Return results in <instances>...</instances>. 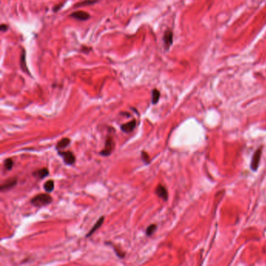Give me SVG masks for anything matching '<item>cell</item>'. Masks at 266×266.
Instances as JSON below:
<instances>
[{
    "label": "cell",
    "instance_id": "cell-17",
    "mask_svg": "<svg viewBox=\"0 0 266 266\" xmlns=\"http://www.w3.org/2000/svg\"><path fill=\"white\" fill-rule=\"evenodd\" d=\"M156 228H157V226H156L155 224H151L150 225V226H148L146 229L147 236L150 237V236L152 235V234L156 231Z\"/></svg>",
    "mask_w": 266,
    "mask_h": 266
},
{
    "label": "cell",
    "instance_id": "cell-9",
    "mask_svg": "<svg viewBox=\"0 0 266 266\" xmlns=\"http://www.w3.org/2000/svg\"><path fill=\"white\" fill-rule=\"evenodd\" d=\"M17 183V180L16 178H10V179L8 180L7 181H6L4 184H2L1 187H0V190H1V191L9 190V189L15 187Z\"/></svg>",
    "mask_w": 266,
    "mask_h": 266
},
{
    "label": "cell",
    "instance_id": "cell-3",
    "mask_svg": "<svg viewBox=\"0 0 266 266\" xmlns=\"http://www.w3.org/2000/svg\"><path fill=\"white\" fill-rule=\"evenodd\" d=\"M262 148L261 147V148H258V149L256 150L254 155H253L252 159H251V170H254V171H256V170L259 169V163H260V159H261V157H262Z\"/></svg>",
    "mask_w": 266,
    "mask_h": 266
},
{
    "label": "cell",
    "instance_id": "cell-21",
    "mask_svg": "<svg viewBox=\"0 0 266 266\" xmlns=\"http://www.w3.org/2000/svg\"><path fill=\"white\" fill-rule=\"evenodd\" d=\"M8 27H9L8 25L2 23V24L1 25V27H0V30H1V31H2V32H6V31L8 30Z\"/></svg>",
    "mask_w": 266,
    "mask_h": 266
},
{
    "label": "cell",
    "instance_id": "cell-16",
    "mask_svg": "<svg viewBox=\"0 0 266 266\" xmlns=\"http://www.w3.org/2000/svg\"><path fill=\"white\" fill-rule=\"evenodd\" d=\"M55 184L54 182H53V180H48L46 183H45V184H44V189H45V190L46 192H52L53 190H54V187H55Z\"/></svg>",
    "mask_w": 266,
    "mask_h": 266
},
{
    "label": "cell",
    "instance_id": "cell-5",
    "mask_svg": "<svg viewBox=\"0 0 266 266\" xmlns=\"http://www.w3.org/2000/svg\"><path fill=\"white\" fill-rule=\"evenodd\" d=\"M163 42L165 48L166 50L170 49L173 42V33L171 30H166L163 35Z\"/></svg>",
    "mask_w": 266,
    "mask_h": 266
},
{
    "label": "cell",
    "instance_id": "cell-11",
    "mask_svg": "<svg viewBox=\"0 0 266 266\" xmlns=\"http://www.w3.org/2000/svg\"><path fill=\"white\" fill-rule=\"evenodd\" d=\"M104 220H105V217L104 216L101 217V218H100L97 221V223H95V226H94L93 227L91 228V229L89 231V233H87V235H86V237H90L91 236H92V234H93L94 233L96 232V231L98 230V229H99L100 227H101V225H102V223H104Z\"/></svg>",
    "mask_w": 266,
    "mask_h": 266
},
{
    "label": "cell",
    "instance_id": "cell-7",
    "mask_svg": "<svg viewBox=\"0 0 266 266\" xmlns=\"http://www.w3.org/2000/svg\"><path fill=\"white\" fill-rule=\"evenodd\" d=\"M136 125H137L136 120H133L131 121L128 122L127 123H124V124L121 125L120 129H121L123 132L126 133V134H130V133H131L134 131V128L136 127Z\"/></svg>",
    "mask_w": 266,
    "mask_h": 266
},
{
    "label": "cell",
    "instance_id": "cell-19",
    "mask_svg": "<svg viewBox=\"0 0 266 266\" xmlns=\"http://www.w3.org/2000/svg\"><path fill=\"white\" fill-rule=\"evenodd\" d=\"M141 159L143 162L147 165L150 163V157L146 151H141Z\"/></svg>",
    "mask_w": 266,
    "mask_h": 266
},
{
    "label": "cell",
    "instance_id": "cell-13",
    "mask_svg": "<svg viewBox=\"0 0 266 266\" xmlns=\"http://www.w3.org/2000/svg\"><path fill=\"white\" fill-rule=\"evenodd\" d=\"M99 0H84V1L76 3L74 5L75 8H79L81 6H91V5L95 4V3L98 2Z\"/></svg>",
    "mask_w": 266,
    "mask_h": 266
},
{
    "label": "cell",
    "instance_id": "cell-10",
    "mask_svg": "<svg viewBox=\"0 0 266 266\" xmlns=\"http://www.w3.org/2000/svg\"><path fill=\"white\" fill-rule=\"evenodd\" d=\"M20 66L21 70H23L25 73H28L29 75H31L29 70H28L27 66L26 63V51L24 49H22L21 55H20Z\"/></svg>",
    "mask_w": 266,
    "mask_h": 266
},
{
    "label": "cell",
    "instance_id": "cell-12",
    "mask_svg": "<svg viewBox=\"0 0 266 266\" xmlns=\"http://www.w3.org/2000/svg\"><path fill=\"white\" fill-rule=\"evenodd\" d=\"M48 174H49V172L46 168H42L41 170H36L33 173L34 176L38 178V179H44L45 177L48 176Z\"/></svg>",
    "mask_w": 266,
    "mask_h": 266
},
{
    "label": "cell",
    "instance_id": "cell-8",
    "mask_svg": "<svg viewBox=\"0 0 266 266\" xmlns=\"http://www.w3.org/2000/svg\"><path fill=\"white\" fill-rule=\"evenodd\" d=\"M155 194L158 195V197L163 199L164 201L168 200V191L164 186L161 185V184L158 185V187L155 189Z\"/></svg>",
    "mask_w": 266,
    "mask_h": 266
},
{
    "label": "cell",
    "instance_id": "cell-4",
    "mask_svg": "<svg viewBox=\"0 0 266 266\" xmlns=\"http://www.w3.org/2000/svg\"><path fill=\"white\" fill-rule=\"evenodd\" d=\"M58 154L60 156H62V159H63L64 162H65L66 165H71L73 164H74L75 162V156L73 154V152L71 151H58Z\"/></svg>",
    "mask_w": 266,
    "mask_h": 266
},
{
    "label": "cell",
    "instance_id": "cell-15",
    "mask_svg": "<svg viewBox=\"0 0 266 266\" xmlns=\"http://www.w3.org/2000/svg\"><path fill=\"white\" fill-rule=\"evenodd\" d=\"M159 98H160V92L157 89H154L152 91V98H151V102L152 104H157L159 101Z\"/></svg>",
    "mask_w": 266,
    "mask_h": 266
},
{
    "label": "cell",
    "instance_id": "cell-18",
    "mask_svg": "<svg viewBox=\"0 0 266 266\" xmlns=\"http://www.w3.org/2000/svg\"><path fill=\"white\" fill-rule=\"evenodd\" d=\"M4 166L6 170H11L12 169V166H13V161L10 159H6L4 162Z\"/></svg>",
    "mask_w": 266,
    "mask_h": 266
},
{
    "label": "cell",
    "instance_id": "cell-6",
    "mask_svg": "<svg viewBox=\"0 0 266 266\" xmlns=\"http://www.w3.org/2000/svg\"><path fill=\"white\" fill-rule=\"evenodd\" d=\"M70 17H73V18L76 19L78 20H81V21H86V20H89L91 18V15L87 12H84V11L78 10L73 12L70 15Z\"/></svg>",
    "mask_w": 266,
    "mask_h": 266
},
{
    "label": "cell",
    "instance_id": "cell-14",
    "mask_svg": "<svg viewBox=\"0 0 266 266\" xmlns=\"http://www.w3.org/2000/svg\"><path fill=\"white\" fill-rule=\"evenodd\" d=\"M70 144V140L69 138H62L60 141L58 142L57 145H56V149H63V148H66Z\"/></svg>",
    "mask_w": 266,
    "mask_h": 266
},
{
    "label": "cell",
    "instance_id": "cell-20",
    "mask_svg": "<svg viewBox=\"0 0 266 266\" xmlns=\"http://www.w3.org/2000/svg\"><path fill=\"white\" fill-rule=\"evenodd\" d=\"M64 5V3H60V4H59V5H56V6H55V7L53 8V11H54V12H58V11L59 10V9H61V8H62V6H63Z\"/></svg>",
    "mask_w": 266,
    "mask_h": 266
},
{
    "label": "cell",
    "instance_id": "cell-2",
    "mask_svg": "<svg viewBox=\"0 0 266 266\" xmlns=\"http://www.w3.org/2000/svg\"><path fill=\"white\" fill-rule=\"evenodd\" d=\"M115 147V143H114L113 137L111 135H109L106 140V144H105L104 149L100 151L99 154L102 156H109L112 154V151Z\"/></svg>",
    "mask_w": 266,
    "mask_h": 266
},
{
    "label": "cell",
    "instance_id": "cell-1",
    "mask_svg": "<svg viewBox=\"0 0 266 266\" xmlns=\"http://www.w3.org/2000/svg\"><path fill=\"white\" fill-rule=\"evenodd\" d=\"M52 201V198L47 194H40L36 195L31 200V203L36 207H42L49 204Z\"/></svg>",
    "mask_w": 266,
    "mask_h": 266
}]
</instances>
